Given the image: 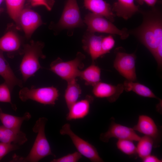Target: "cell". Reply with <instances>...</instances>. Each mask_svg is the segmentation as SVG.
<instances>
[{"label": "cell", "instance_id": "10", "mask_svg": "<svg viewBox=\"0 0 162 162\" xmlns=\"http://www.w3.org/2000/svg\"><path fill=\"white\" fill-rule=\"evenodd\" d=\"M140 137L132 128L117 124L112 121L108 130L100 134V139L104 142H108L112 138H115L118 140L128 139L138 141Z\"/></svg>", "mask_w": 162, "mask_h": 162}, {"label": "cell", "instance_id": "30", "mask_svg": "<svg viewBox=\"0 0 162 162\" xmlns=\"http://www.w3.org/2000/svg\"><path fill=\"white\" fill-rule=\"evenodd\" d=\"M82 158V155L78 152H75L61 158L54 159L51 162H77Z\"/></svg>", "mask_w": 162, "mask_h": 162}, {"label": "cell", "instance_id": "3", "mask_svg": "<svg viewBox=\"0 0 162 162\" xmlns=\"http://www.w3.org/2000/svg\"><path fill=\"white\" fill-rule=\"evenodd\" d=\"M44 46L43 43L32 40L29 44L23 45L22 54L23 56L20 69L23 82H26L30 77L34 76L38 70L42 68L39 59L45 58L42 52Z\"/></svg>", "mask_w": 162, "mask_h": 162}, {"label": "cell", "instance_id": "17", "mask_svg": "<svg viewBox=\"0 0 162 162\" xmlns=\"http://www.w3.org/2000/svg\"><path fill=\"white\" fill-rule=\"evenodd\" d=\"M84 6L92 13L103 16L112 22L115 15L110 5L104 0H84Z\"/></svg>", "mask_w": 162, "mask_h": 162}, {"label": "cell", "instance_id": "29", "mask_svg": "<svg viewBox=\"0 0 162 162\" xmlns=\"http://www.w3.org/2000/svg\"><path fill=\"white\" fill-rule=\"evenodd\" d=\"M115 43V40L112 35L103 37L101 42L102 56L109 52L114 47Z\"/></svg>", "mask_w": 162, "mask_h": 162}, {"label": "cell", "instance_id": "6", "mask_svg": "<svg viewBox=\"0 0 162 162\" xmlns=\"http://www.w3.org/2000/svg\"><path fill=\"white\" fill-rule=\"evenodd\" d=\"M59 96L58 90L53 86L30 88L23 87L20 90L19 97L21 100L25 102L31 100L44 105H54Z\"/></svg>", "mask_w": 162, "mask_h": 162}, {"label": "cell", "instance_id": "31", "mask_svg": "<svg viewBox=\"0 0 162 162\" xmlns=\"http://www.w3.org/2000/svg\"><path fill=\"white\" fill-rule=\"evenodd\" d=\"M19 148L17 144L5 143L0 141V161L8 154Z\"/></svg>", "mask_w": 162, "mask_h": 162}, {"label": "cell", "instance_id": "21", "mask_svg": "<svg viewBox=\"0 0 162 162\" xmlns=\"http://www.w3.org/2000/svg\"><path fill=\"white\" fill-rule=\"evenodd\" d=\"M32 117L30 113L25 112L22 117L17 116L3 112L0 110V120L4 127L10 129L20 130L23 122L29 120Z\"/></svg>", "mask_w": 162, "mask_h": 162}, {"label": "cell", "instance_id": "18", "mask_svg": "<svg viewBox=\"0 0 162 162\" xmlns=\"http://www.w3.org/2000/svg\"><path fill=\"white\" fill-rule=\"evenodd\" d=\"M3 52L0 50V75L12 92L14 87L18 86L22 88L23 82L15 75L9 64L5 59Z\"/></svg>", "mask_w": 162, "mask_h": 162}, {"label": "cell", "instance_id": "35", "mask_svg": "<svg viewBox=\"0 0 162 162\" xmlns=\"http://www.w3.org/2000/svg\"><path fill=\"white\" fill-rule=\"evenodd\" d=\"M139 4L142 5L146 3L149 6L154 7L157 2V0H134Z\"/></svg>", "mask_w": 162, "mask_h": 162}, {"label": "cell", "instance_id": "9", "mask_svg": "<svg viewBox=\"0 0 162 162\" xmlns=\"http://www.w3.org/2000/svg\"><path fill=\"white\" fill-rule=\"evenodd\" d=\"M76 0H67L58 24L63 29H71L84 24Z\"/></svg>", "mask_w": 162, "mask_h": 162}, {"label": "cell", "instance_id": "37", "mask_svg": "<svg viewBox=\"0 0 162 162\" xmlns=\"http://www.w3.org/2000/svg\"><path fill=\"white\" fill-rule=\"evenodd\" d=\"M1 109V108L0 107V110Z\"/></svg>", "mask_w": 162, "mask_h": 162}, {"label": "cell", "instance_id": "32", "mask_svg": "<svg viewBox=\"0 0 162 162\" xmlns=\"http://www.w3.org/2000/svg\"><path fill=\"white\" fill-rule=\"evenodd\" d=\"M32 6L43 5L48 10H50L54 3L53 0H30Z\"/></svg>", "mask_w": 162, "mask_h": 162}, {"label": "cell", "instance_id": "14", "mask_svg": "<svg viewBox=\"0 0 162 162\" xmlns=\"http://www.w3.org/2000/svg\"><path fill=\"white\" fill-rule=\"evenodd\" d=\"M21 45L20 38L13 30L8 31L0 38V50L7 52L10 58L13 57L16 53L22 54Z\"/></svg>", "mask_w": 162, "mask_h": 162}, {"label": "cell", "instance_id": "2", "mask_svg": "<svg viewBox=\"0 0 162 162\" xmlns=\"http://www.w3.org/2000/svg\"><path fill=\"white\" fill-rule=\"evenodd\" d=\"M48 121L44 117H40L36 121L32 128V131L37 134L32 147L28 155L25 158L15 155L11 161L37 162L49 155L56 158L52 153L45 133V126Z\"/></svg>", "mask_w": 162, "mask_h": 162}, {"label": "cell", "instance_id": "28", "mask_svg": "<svg viewBox=\"0 0 162 162\" xmlns=\"http://www.w3.org/2000/svg\"><path fill=\"white\" fill-rule=\"evenodd\" d=\"M11 92L9 87L5 82L0 84V102L10 103L13 110L16 111L17 107L11 101Z\"/></svg>", "mask_w": 162, "mask_h": 162}, {"label": "cell", "instance_id": "36", "mask_svg": "<svg viewBox=\"0 0 162 162\" xmlns=\"http://www.w3.org/2000/svg\"><path fill=\"white\" fill-rule=\"evenodd\" d=\"M3 0H0V15L4 11V9L3 8L1 7V5L2 3Z\"/></svg>", "mask_w": 162, "mask_h": 162}, {"label": "cell", "instance_id": "1", "mask_svg": "<svg viewBox=\"0 0 162 162\" xmlns=\"http://www.w3.org/2000/svg\"><path fill=\"white\" fill-rule=\"evenodd\" d=\"M142 13L143 22L133 32L152 54L162 43L161 15L156 9Z\"/></svg>", "mask_w": 162, "mask_h": 162}, {"label": "cell", "instance_id": "20", "mask_svg": "<svg viewBox=\"0 0 162 162\" xmlns=\"http://www.w3.org/2000/svg\"><path fill=\"white\" fill-rule=\"evenodd\" d=\"M28 140L26 134L21 130L7 128L0 125V141L22 145Z\"/></svg>", "mask_w": 162, "mask_h": 162}, {"label": "cell", "instance_id": "22", "mask_svg": "<svg viewBox=\"0 0 162 162\" xmlns=\"http://www.w3.org/2000/svg\"><path fill=\"white\" fill-rule=\"evenodd\" d=\"M101 69L92 64L83 70H80L78 76L84 80L87 86H94L101 81Z\"/></svg>", "mask_w": 162, "mask_h": 162}, {"label": "cell", "instance_id": "24", "mask_svg": "<svg viewBox=\"0 0 162 162\" xmlns=\"http://www.w3.org/2000/svg\"><path fill=\"white\" fill-rule=\"evenodd\" d=\"M123 84L124 89L127 92L132 91L141 96L158 99L149 88L142 84L127 80Z\"/></svg>", "mask_w": 162, "mask_h": 162}, {"label": "cell", "instance_id": "11", "mask_svg": "<svg viewBox=\"0 0 162 162\" xmlns=\"http://www.w3.org/2000/svg\"><path fill=\"white\" fill-rule=\"evenodd\" d=\"M42 23L41 17L37 12L29 8H23L19 15L17 25L29 38Z\"/></svg>", "mask_w": 162, "mask_h": 162}, {"label": "cell", "instance_id": "26", "mask_svg": "<svg viewBox=\"0 0 162 162\" xmlns=\"http://www.w3.org/2000/svg\"><path fill=\"white\" fill-rule=\"evenodd\" d=\"M8 13L17 25L20 13L23 9L26 0H5Z\"/></svg>", "mask_w": 162, "mask_h": 162}, {"label": "cell", "instance_id": "12", "mask_svg": "<svg viewBox=\"0 0 162 162\" xmlns=\"http://www.w3.org/2000/svg\"><path fill=\"white\" fill-rule=\"evenodd\" d=\"M135 130L152 138L154 142V147L159 146L161 141V134L154 121L145 115L139 116L138 122L132 128Z\"/></svg>", "mask_w": 162, "mask_h": 162}, {"label": "cell", "instance_id": "7", "mask_svg": "<svg viewBox=\"0 0 162 162\" xmlns=\"http://www.w3.org/2000/svg\"><path fill=\"white\" fill-rule=\"evenodd\" d=\"M60 133L62 135L68 136L78 152L91 162L104 161L99 155L96 148L75 134L71 130L69 124H64L60 130Z\"/></svg>", "mask_w": 162, "mask_h": 162}, {"label": "cell", "instance_id": "34", "mask_svg": "<svg viewBox=\"0 0 162 162\" xmlns=\"http://www.w3.org/2000/svg\"><path fill=\"white\" fill-rule=\"evenodd\" d=\"M143 162H161L162 160L156 156L150 154L142 159Z\"/></svg>", "mask_w": 162, "mask_h": 162}, {"label": "cell", "instance_id": "19", "mask_svg": "<svg viewBox=\"0 0 162 162\" xmlns=\"http://www.w3.org/2000/svg\"><path fill=\"white\" fill-rule=\"evenodd\" d=\"M134 0H117L113 5L112 10L117 16L128 20L139 12V6L134 2Z\"/></svg>", "mask_w": 162, "mask_h": 162}, {"label": "cell", "instance_id": "15", "mask_svg": "<svg viewBox=\"0 0 162 162\" xmlns=\"http://www.w3.org/2000/svg\"><path fill=\"white\" fill-rule=\"evenodd\" d=\"M102 35L97 36L87 31L82 39L83 50L89 55L93 64L98 58L102 56L101 42L103 37Z\"/></svg>", "mask_w": 162, "mask_h": 162}, {"label": "cell", "instance_id": "4", "mask_svg": "<svg viewBox=\"0 0 162 162\" xmlns=\"http://www.w3.org/2000/svg\"><path fill=\"white\" fill-rule=\"evenodd\" d=\"M85 56L80 52L76 54L73 59L63 61L58 58L51 62L50 70L67 82L78 76L80 69L84 67L83 61Z\"/></svg>", "mask_w": 162, "mask_h": 162}, {"label": "cell", "instance_id": "25", "mask_svg": "<svg viewBox=\"0 0 162 162\" xmlns=\"http://www.w3.org/2000/svg\"><path fill=\"white\" fill-rule=\"evenodd\" d=\"M136 146V154L142 159L151 154L154 142L151 137L144 135L140 137Z\"/></svg>", "mask_w": 162, "mask_h": 162}, {"label": "cell", "instance_id": "16", "mask_svg": "<svg viewBox=\"0 0 162 162\" xmlns=\"http://www.w3.org/2000/svg\"><path fill=\"white\" fill-rule=\"evenodd\" d=\"M94 100L91 96L87 95L82 100L77 101L68 109L69 112L67 115V120L82 119L89 113L90 106Z\"/></svg>", "mask_w": 162, "mask_h": 162}, {"label": "cell", "instance_id": "27", "mask_svg": "<svg viewBox=\"0 0 162 162\" xmlns=\"http://www.w3.org/2000/svg\"><path fill=\"white\" fill-rule=\"evenodd\" d=\"M133 141L128 139L118 140L116 144L117 148L125 154L128 155L136 154V146Z\"/></svg>", "mask_w": 162, "mask_h": 162}, {"label": "cell", "instance_id": "33", "mask_svg": "<svg viewBox=\"0 0 162 162\" xmlns=\"http://www.w3.org/2000/svg\"><path fill=\"white\" fill-rule=\"evenodd\" d=\"M152 54L155 59L158 67L160 68L162 65V43L159 45Z\"/></svg>", "mask_w": 162, "mask_h": 162}, {"label": "cell", "instance_id": "13", "mask_svg": "<svg viewBox=\"0 0 162 162\" xmlns=\"http://www.w3.org/2000/svg\"><path fill=\"white\" fill-rule=\"evenodd\" d=\"M124 90L123 84L115 86L100 81L93 86L92 92L95 97L106 98L110 102L113 103L118 99Z\"/></svg>", "mask_w": 162, "mask_h": 162}, {"label": "cell", "instance_id": "5", "mask_svg": "<svg viewBox=\"0 0 162 162\" xmlns=\"http://www.w3.org/2000/svg\"><path fill=\"white\" fill-rule=\"evenodd\" d=\"M83 22L87 25V31L89 32L116 34L123 40L126 39L129 35V32L126 28L119 29L105 17L93 13L87 14Z\"/></svg>", "mask_w": 162, "mask_h": 162}, {"label": "cell", "instance_id": "8", "mask_svg": "<svg viewBox=\"0 0 162 162\" xmlns=\"http://www.w3.org/2000/svg\"><path fill=\"white\" fill-rule=\"evenodd\" d=\"M136 59V56L134 53L117 52L113 66L127 80L135 82L137 79L135 68Z\"/></svg>", "mask_w": 162, "mask_h": 162}, {"label": "cell", "instance_id": "23", "mask_svg": "<svg viewBox=\"0 0 162 162\" xmlns=\"http://www.w3.org/2000/svg\"><path fill=\"white\" fill-rule=\"evenodd\" d=\"M67 85L64 94L65 100L69 109L77 101L82 93L81 88L77 82L76 78L67 82Z\"/></svg>", "mask_w": 162, "mask_h": 162}]
</instances>
